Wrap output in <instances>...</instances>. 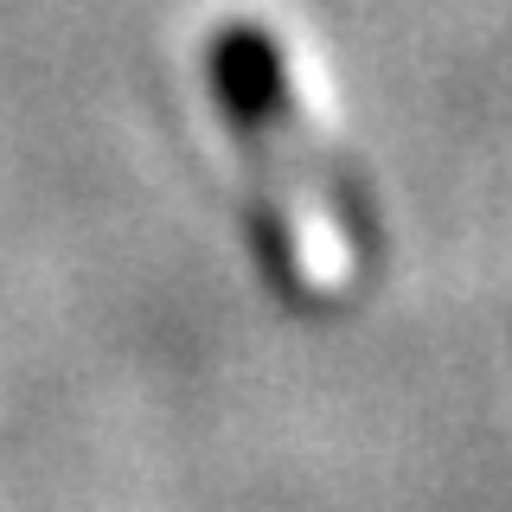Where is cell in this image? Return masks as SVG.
<instances>
[{
	"instance_id": "1",
	"label": "cell",
	"mask_w": 512,
	"mask_h": 512,
	"mask_svg": "<svg viewBox=\"0 0 512 512\" xmlns=\"http://www.w3.org/2000/svg\"><path fill=\"white\" fill-rule=\"evenodd\" d=\"M212 90L256 192V237L269 250V276L295 301L340 295L352 276L346 199L295 103L276 32L256 20L224 26L212 39Z\"/></svg>"
}]
</instances>
